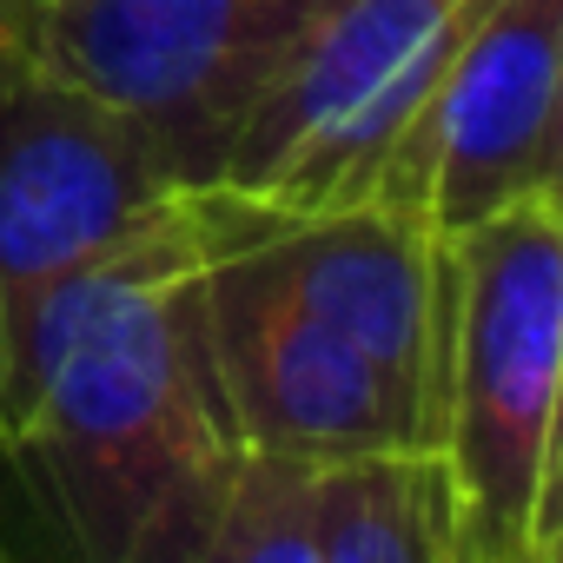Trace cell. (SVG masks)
Listing matches in <instances>:
<instances>
[{
	"label": "cell",
	"mask_w": 563,
	"mask_h": 563,
	"mask_svg": "<svg viewBox=\"0 0 563 563\" xmlns=\"http://www.w3.org/2000/svg\"><path fill=\"white\" fill-rule=\"evenodd\" d=\"M219 192L166 199L41 299L0 398V563H199L239 477L206 352Z\"/></svg>",
	"instance_id": "6da1fadb"
},
{
	"label": "cell",
	"mask_w": 563,
	"mask_h": 563,
	"mask_svg": "<svg viewBox=\"0 0 563 563\" xmlns=\"http://www.w3.org/2000/svg\"><path fill=\"white\" fill-rule=\"evenodd\" d=\"M563 192L444 239L438 471L471 563H556Z\"/></svg>",
	"instance_id": "7a4b0ae2"
},
{
	"label": "cell",
	"mask_w": 563,
	"mask_h": 563,
	"mask_svg": "<svg viewBox=\"0 0 563 563\" xmlns=\"http://www.w3.org/2000/svg\"><path fill=\"white\" fill-rule=\"evenodd\" d=\"M484 14L490 0H319L286 67L232 126L212 186L265 212L365 199L391 140Z\"/></svg>",
	"instance_id": "3957f363"
},
{
	"label": "cell",
	"mask_w": 563,
	"mask_h": 563,
	"mask_svg": "<svg viewBox=\"0 0 563 563\" xmlns=\"http://www.w3.org/2000/svg\"><path fill=\"white\" fill-rule=\"evenodd\" d=\"M319 0H47L41 67L140 120L186 186H212L232 126L286 67Z\"/></svg>",
	"instance_id": "277c9868"
},
{
	"label": "cell",
	"mask_w": 563,
	"mask_h": 563,
	"mask_svg": "<svg viewBox=\"0 0 563 563\" xmlns=\"http://www.w3.org/2000/svg\"><path fill=\"white\" fill-rule=\"evenodd\" d=\"M192 192L166 146L47 67L0 93V398L41 299Z\"/></svg>",
	"instance_id": "5b68a950"
},
{
	"label": "cell",
	"mask_w": 563,
	"mask_h": 563,
	"mask_svg": "<svg viewBox=\"0 0 563 563\" xmlns=\"http://www.w3.org/2000/svg\"><path fill=\"white\" fill-rule=\"evenodd\" d=\"M563 0H490L391 140L365 199L451 239L530 192H563Z\"/></svg>",
	"instance_id": "8992f818"
},
{
	"label": "cell",
	"mask_w": 563,
	"mask_h": 563,
	"mask_svg": "<svg viewBox=\"0 0 563 563\" xmlns=\"http://www.w3.org/2000/svg\"><path fill=\"white\" fill-rule=\"evenodd\" d=\"M219 192V186H212ZM206 352L239 451L286 464L424 457L418 424L332 325L299 312L278 286L232 252V199L219 192V245L206 258Z\"/></svg>",
	"instance_id": "52a82bcc"
},
{
	"label": "cell",
	"mask_w": 563,
	"mask_h": 563,
	"mask_svg": "<svg viewBox=\"0 0 563 563\" xmlns=\"http://www.w3.org/2000/svg\"><path fill=\"white\" fill-rule=\"evenodd\" d=\"M225 199H232V252L299 312H312L319 325H332L345 345L365 352V365L405 405L431 457L438 378H444V239H431L418 219L378 199L325 212H265L239 192Z\"/></svg>",
	"instance_id": "ba28073f"
},
{
	"label": "cell",
	"mask_w": 563,
	"mask_h": 563,
	"mask_svg": "<svg viewBox=\"0 0 563 563\" xmlns=\"http://www.w3.org/2000/svg\"><path fill=\"white\" fill-rule=\"evenodd\" d=\"M319 563H471L438 457L319 471Z\"/></svg>",
	"instance_id": "9c48e42d"
},
{
	"label": "cell",
	"mask_w": 563,
	"mask_h": 563,
	"mask_svg": "<svg viewBox=\"0 0 563 563\" xmlns=\"http://www.w3.org/2000/svg\"><path fill=\"white\" fill-rule=\"evenodd\" d=\"M199 563H319V471L245 451Z\"/></svg>",
	"instance_id": "30bf717a"
},
{
	"label": "cell",
	"mask_w": 563,
	"mask_h": 563,
	"mask_svg": "<svg viewBox=\"0 0 563 563\" xmlns=\"http://www.w3.org/2000/svg\"><path fill=\"white\" fill-rule=\"evenodd\" d=\"M41 21L47 0H0V93L41 67Z\"/></svg>",
	"instance_id": "8fae6325"
}]
</instances>
